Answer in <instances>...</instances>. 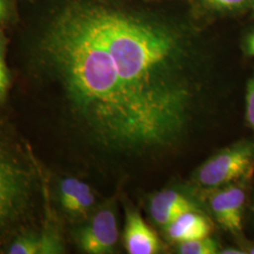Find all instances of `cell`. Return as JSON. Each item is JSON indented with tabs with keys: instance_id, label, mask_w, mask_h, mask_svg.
Here are the masks:
<instances>
[{
	"instance_id": "5",
	"label": "cell",
	"mask_w": 254,
	"mask_h": 254,
	"mask_svg": "<svg viewBox=\"0 0 254 254\" xmlns=\"http://www.w3.org/2000/svg\"><path fill=\"white\" fill-rule=\"evenodd\" d=\"M126 223L124 245L130 254H157L163 251V244L157 234L141 217L137 209L125 203Z\"/></svg>"
},
{
	"instance_id": "2",
	"label": "cell",
	"mask_w": 254,
	"mask_h": 254,
	"mask_svg": "<svg viewBox=\"0 0 254 254\" xmlns=\"http://www.w3.org/2000/svg\"><path fill=\"white\" fill-rule=\"evenodd\" d=\"M254 172V141L240 140L200 165L192 176L201 190L249 180Z\"/></svg>"
},
{
	"instance_id": "6",
	"label": "cell",
	"mask_w": 254,
	"mask_h": 254,
	"mask_svg": "<svg viewBox=\"0 0 254 254\" xmlns=\"http://www.w3.org/2000/svg\"><path fill=\"white\" fill-rule=\"evenodd\" d=\"M202 211L200 203L189 194L174 189H167L153 194L149 199L148 211L154 223L162 228L171 224L183 213Z\"/></svg>"
},
{
	"instance_id": "1",
	"label": "cell",
	"mask_w": 254,
	"mask_h": 254,
	"mask_svg": "<svg viewBox=\"0 0 254 254\" xmlns=\"http://www.w3.org/2000/svg\"><path fill=\"white\" fill-rule=\"evenodd\" d=\"M46 192L29 146L0 117V254L16 236L39 230Z\"/></svg>"
},
{
	"instance_id": "4",
	"label": "cell",
	"mask_w": 254,
	"mask_h": 254,
	"mask_svg": "<svg viewBox=\"0 0 254 254\" xmlns=\"http://www.w3.org/2000/svg\"><path fill=\"white\" fill-rule=\"evenodd\" d=\"M201 191V197L205 198L209 210L218 224L235 236L240 235L247 199L242 185L235 183Z\"/></svg>"
},
{
	"instance_id": "8",
	"label": "cell",
	"mask_w": 254,
	"mask_h": 254,
	"mask_svg": "<svg viewBox=\"0 0 254 254\" xmlns=\"http://www.w3.org/2000/svg\"><path fill=\"white\" fill-rule=\"evenodd\" d=\"M213 229L211 219L200 210L185 212L163 228L166 238L175 244L208 237Z\"/></svg>"
},
{
	"instance_id": "13",
	"label": "cell",
	"mask_w": 254,
	"mask_h": 254,
	"mask_svg": "<svg viewBox=\"0 0 254 254\" xmlns=\"http://www.w3.org/2000/svg\"><path fill=\"white\" fill-rule=\"evenodd\" d=\"M214 6L219 8H234L241 5L245 0H207Z\"/></svg>"
},
{
	"instance_id": "9",
	"label": "cell",
	"mask_w": 254,
	"mask_h": 254,
	"mask_svg": "<svg viewBox=\"0 0 254 254\" xmlns=\"http://www.w3.org/2000/svg\"><path fill=\"white\" fill-rule=\"evenodd\" d=\"M42 240L40 230H31L16 236L3 254H41Z\"/></svg>"
},
{
	"instance_id": "17",
	"label": "cell",
	"mask_w": 254,
	"mask_h": 254,
	"mask_svg": "<svg viewBox=\"0 0 254 254\" xmlns=\"http://www.w3.org/2000/svg\"><path fill=\"white\" fill-rule=\"evenodd\" d=\"M247 254H254V247H250L247 249Z\"/></svg>"
},
{
	"instance_id": "10",
	"label": "cell",
	"mask_w": 254,
	"mask_h": 254,
	"mask_svg": "<svg viewBox=\"0 0 254 254\" xmlns=\"http://www.w3.org/2000/svg\"><path fill=\"white\" fill-rule=\"evenodd\" d=\"M218 242L210 237H204L177 244L176 253L180 254H219Z\"/></svg>"
},
{
	"instance_id": "16",
	"label": "cell",
	"mask_w": 254,
	"mask_h": 254,
	"mask_svg": "<svg viewBox=\"0 0 254 254\" xmlns=\"http://www.w3.org/2000/svg\"><path fill=\"white\" fill-rule=\"evenodd\" d=\"M220 254H246V252L244 250L241 249H237V248H234V247H229V248H225L219 251Z\"/></svg>"
},
{
	"instance_id": "15",
	"label": "cell",
	"mask_w": 254,
	"mask_h": 254,
	"mask_svg": "<svg viewBox=\"0 0 254 254\" xmlns=\"http://www.w3.org/2000/svg\"><path fill=\"white\" fill-rule=\"evenodd\" d=\"M9 15L8 0H0V22L7 19Z\"/></svg>"
},
{
	"instance_id": "14",
	"label": "cell",
	"mask_w": 254,
	"mask_h": 254,
	"mask_svg": "<svg viewBox=\"0 0 254 254\" xmlns=\"http://www.w3.org/2000/svg\"><path fill=\"white\" fill-rule=\"evenodd\" d=\"M245 50L249 56L254 57V31L246 38Z\"/></svg>"
},
{
	"instance_id": "12",
	"label": "cell",
	"mask_w": 254,
	"mask_h": 254,
	"mask_svg": "<svg viewBox=\"0 0 254 254\" xmlns=\"http://www.w3.org/2000/svg\"><path fill=\"white\" fill-rule=\"evenodd\" d=\"M246 119L249 126L254 131V76L250 79L247 86Z\"/></svg>"
},
{
	"instance_id": "11",
	"label": "cell",
	"mask_w": 254,
	"mask_h": 254,
	"mask_svg": "<svg viewBox=\"0 0 254 254\" xmlns=\"http://www.w3.org/2000/svg\"><path fill=\"white\" fill-rule=\"evenodd\" d=\"M6 39L0 31V104L7 99L9 88V73L6 61Z\"/></svg>"
},
{
	"instance_id": "7",
	"label": "cell",
	"mask_w": 254,
	"mask_h": 254,
	"mask_svg": "<svg viewBox=\"0 0 254 254\" xmlns=\"http://www.w3.org/2000/svg\"><path fill=\"white\" fill-rule=\"evenodd\" d=\"M58 200L62 211L73 219L89 218L96 207V197L91 187L74 177L59 182Z\"/></svg>"
},
{
	"instance_id": "3",
	"label": "cell",
	"mask_w": 254,
	"mask_h": 254,
	"mask_svg": "<svg viewBox=\"0 0 254 254\" xmlns=\"http://www.w3.org/2000/svg\"><path fill=\"white\" fill-rule=\"evenodd\" d=\"M74 239L85 254H113L119 241L115 200L111 199L95 207L89 219L75 231Z\"/></svg>"
}]
</instances>
